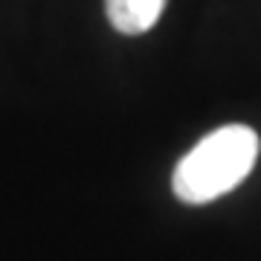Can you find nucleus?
Masks as SVG:
<instances>
[{
  "label": "nucleus",
  "mask_w": 261,
  "mask_h": 261,
  "mask_svg": "<svg viewBox=\"0 0 261 261\" xmlns=\"http://www.w3.org/2000/svg\"><path fill=\"white\" fill-rule=\"evenodd\" d=\"M258 160V134L250 125H224L197 142L177 163L171 189L192 206L218 200L232 192Z\"/></svg>",
  "instance_id": "f257e3e1"
},
{
  "label": "nucleus",
  "mask_w": 261,
  "mask_h": 261,
  "mask_svg": "<svg viewBox=\"0 0 261 261\" xmlns=\"http://www.w3.org/2000/svg\"><path fill=\"white\" fill-rule=\"evenodd\" d=\"M168 0H105V15L122 35L148 32L166 12Z\"/></svg>",
  "instance_id": "f03ea898"
}]
</instances>
